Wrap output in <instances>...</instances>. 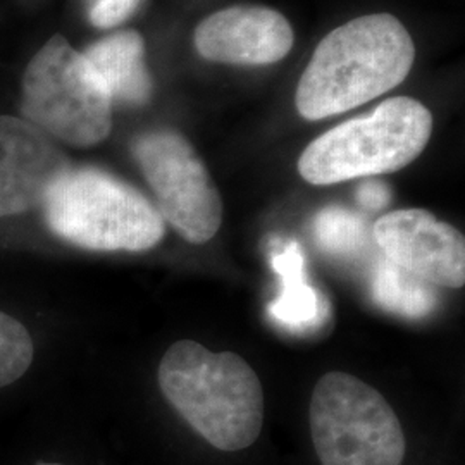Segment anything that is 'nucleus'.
I'll return each instance as SVG.
<instances>
[{"label":"nucleus","mask_w":465,"mask_h":465,"mask_svg":"<svg viewBox=\"0 0 465 465\" xmlns=\"http://www.w3.org/2000/svg\"><path fill=\"white\" fill-rule=\"evenodd\" d=\"M21 113L40 132L73 147H94L113 130L105 84L63 35H54L26 67Z\"/></svg>","instance_id":"39448f33"},{"label":"nucleus","mask_w":465,"mask_h":465,"mask_svg":"<svg viewBox=\"0 0 465 465\" xmlns=\"http://www.w3.org/2000/svg\"><path fill=\"white\" fill-rule=\"evenodd\" d=\"M84 59L99 74L113 102L142 105L152 97V78L145 64V44L134 30L117 32L92 44Z\"/></svg>","instance_id":"f8f14e48"},{"label":"nucleus","mask_w":465,"mask_h":465,"mask_svg":"<svg viewBox=\"0 0 465 465\" xmlns=\"http://www.w3.org/2000/svg\"><path fill=\"white\" fill-rule=\"evenodd\" d=\"M134 157L163 219L193 245L213 240L223 221V200L183 134L173 130L140 134L134 142Z\"/></svg>","instance_id":"0eeeda50"},{"label":"nucleus","mask_w":465,"mask_h":465,"mask_svg":"<svg viewBox=\"0 0 465 465\" xmlns=\"http://www.w3.org/2000/svg\"><path fill=\"white\" fill-rule=\"evenodd\" d=\"M42 207L50 232L92 252H145L166 232V221L143 193L95 167H69Z\"/></svg>","instance_id":"7ed1b4c3"},{"label":"nucleus","mask_w":465,"mask_h":465,"mask_svg":"<svg viewBox=\"0 0 465 465\" xmlns=\"http://www.w3.org/2000/svg\"><path fill=\"white\" fill-rule=\"evenodd\" d=\"M34 361V341L28 330L0 312V388L17 381Z\"/></svg>","instance_id":"2eb2a0df"},{"label":"nucleus","mask_w":465,"mask_h":465,"mask_svg":"<svg viewBox=\"0 0 465 465\" xmlns=\"http://www.w3.org/2000/svg\"><path fill=\"white\" fill-rule=\"evenodd\" d=\"M319 249L338 259H359L371 247L366 219L343 207H326L312 223Z\"/></svg>","instance_id":"4468645a"},{"label":"nucleus","mask_w":465,"mask_h":465,"mask_svg":"<svg viewBox=\"0 0 465 465\" xmlns=\"http://www.w3.org/2000/svg\"><path fill=\"white\" fill-rule=\"evenodd\" d=\"M372 238L388 261L419 280L445 288L464 286V234L431 213H390L374 224Z\"/></svg>","instance_id":"6e6552de"},{"label":"nucleus","mask_w":465,"mask_h":465,"mask_svg":"<svg viewBox=\"0 0 465 465\" xmlns=\"http://www.w3.org/2000/svg\"><path fill=\"white\" fill-rule=\"evenodd\" d=\"M280 293L267 305V314L280 328L295 334L321 330L331 316L330 302L305 276V259L297 242L274 240L269 247Z\"/></svg>","instance_id":"9b49d317"},{"label":"nucleus","mask_w":465,"mask_h":465,"mask_svg":"<svg viewBox=\"0 0 465 465\" xmlns=\"http://www.w3.org/2000/svg\"><path fill=\"white\" fill-rule=\"evenodd\" d=\"M431 134V113L419 100H384L371 114L316 138L300 155V176L307 183L334 184L395 173L416 161Z\"/></svg>","instance_id":"20e7f679"},{"label":"nucleus","mask_w":465,"mask_h":465,"mask_svg":"<svg viewBox=\"0 0 465 465\" xmlns=\"http://www.w3.org/2000/svg\"><path fill=\"white\" fill-rule=\"evenodd\" d=\"M88 21L97 28H114L134 16L142 0H84Z\"/></svg>","instance_id":"dca6fc26"},{"label":"nucleus","mask_w":465,"mask_h":465,"mask_svg":"<svg viewBox=\"0 0 465 465\" xmlns=\"http://www.w3.org/2000/svg\"><path fill=\"white\" fill-rule=\"evenodd\" d=\"M38 465H61V464H38Z\"/></svg>","instance_id":"a211bd4d"},{"label":"nucleus","mask_w":465,"mask_h":465,"mask_svg":"<svg viewBox=\"0 0 465 465\" xmlns=\"http://www.w3.org/2000/svg\"><path fill=\"white\" fill-rule=\"evenodd\" d=\"M391 200L390 188L382 182L376 180H367L359 186L357 190V202L362 209H366L369 213H376L384 209Z\"/></svg>","instance_id":"f3484780"},{"label":"nucleus","mask_w":465,"mask_h":465,"mask_svg":"<svg viewBox=\"0 0 465 465\" xmlns=\"http://www.w3.org/2000/svg\"><path fill=\"white\" fill-rule=\"evenodd\" d=\"M311 434L322 465H401L405 436L399 417L378 390L345 372L317 381Z\"/></svg>","instance_id":"423d86ee"},{"label":"nucleus","mask_w":465,"mask_h":465,"mask_svg":"<svg viewBox=\"0 0 465 465\" xmlns=\"http://www.w3.org/2000/svg\"><path fill=\"white\" fill-rule=\"evenodd\" d=\"M69 167L64 152L32 123L0 116V217L42 207Z\"/></svg>","instance_id":"1a4fd4ad"},{"label":"nucleus","mask_w":465,"mask_h":465,"mask_svg":"<svg viewBox=\"0 0 465 465\" xmlns=\"http://www.w3.org/2000/svg\"><path fill=\"white\" fill-rule=\"evenodd\" d=\"M414 61V40L397 17L351 19L314 50L295 94L300 116L319 121L378 99L409 76Z\"/></svg>","instance_id":"f257e3e1"},{"label":"nucleus","mask_w":465,"mask_h":465,"mask_svg":"<svg viewBox=\"0 0 465 465\" xmlns=\"http://www.w3.org/2000/svg\"><path fill=\"white\" fill-rule=\"evenodd\" d=\"M295 35L282 13L262 5H234L200 21L195 49L213 63L266 66L284 59Z\"/></svg>","instance_id":"9d476101"},{"label":"nucleus","mask_w":465,"mask_h":465,"mask_svg":"<svg viewBox=\"0 0 465 465\" xmlns=\"http://www.w3.org/2000/svg\"><path fill=\"white\" fill-rule=\"evenodd\" d=\"M372 297L384 311L409 319L430 316L438 307V293L432 284L419 280L384 255L374 267Z\"/></svg>","instance_id":"ddd939ff"},{"label":"nucleus","mask_w":465,"mask_h":465,"mask_svg":"<svg viewBox=\"0 0 465 465\" xmlns=\"http://www.w3.org/2000/svg\"><path fill=\"white\" fill-rule=\"evenodd\" d=\"M157 378L169 403L213 447L247 449L262 431V384L236 353L183 340L169 347Z\"/></svg>","instance_id":"f03ea898"}]
</instances>
